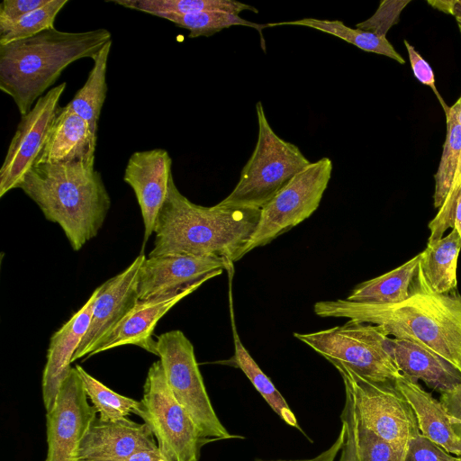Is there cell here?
<instances>
[{
  "label": "cell",
  "instance_id": "obj_1",
  "mask_svg": "<svg viewBox=\"0 0 461 461\" xmlns=\"http://www.w3.org/2000/svg\"><path fill=\"white\" fill-rule=\"evenodd\" d=\"M320 317L347 318L379 326L393 338L411 340L445 358L461 373V294L456 290L435 292L420 265L411 296L394 304L320 301L313 305Z\"/></svg>",
  "mask_w": 461,
  "mask_h": 461
},
{
  "label": "cell",
  "instance_id": "obj_2",
  "mask_svg": "<svg viewBox=\"0 0 461 461\" xmlns=\"http://www.w3.org/2000/svg\"><path fill=\"white\" fill-rule=\"evenodd\" d=\"M259 216L260 210L257 209L195 204L180 193L172 175L157 217L154 248L149 256L187 255L234 264L240 259Z\"/></svg>",
  "mask_w": 461,
  "mask_h": 461
},
{
  "label": "cell",
  "instance_id": "obj_3",
  "mask_svg": "<svg viewBox=\"0 0 461 461\" xmlns=\"http://www.w3.org/2000/svg\"><path fill=\"white\" fill-rule=\"evenodd\" d=\"M18 188L58 223L77 251L95 238L107 216L111 198L95 160L35 164Z\"/></svg>",
  "mask_w": 461,
  "mask_h": 461
},
{
  "label": "cell",
  "instance_id": "obj_4",
  "mask_svg": "<svg viewBox=\"0 0 461 461\" xmlns=\"http://www.w3.org/2000/svg\"><path fill=\"white\" fill-rule=\"evenodd\" d=\"M112 41L104 28L69 32L52 27L28 39L0 45V89L12 97L21 116L81 59H94Z\"/></svg>",
  "mask_w": 461,
  "mask_h": 461
},
{
  "label": "cell",
  "instance_id": "obj_5",
  "mask_svg": "<svg viewBox=\"0 0 461 461\" xmlns=\"http://www.w3.org/2000/svg\"><path fill=\"white\" fill-rule=\"evenodd\" d=\"M258 135L253 153L240 179L220 206L261 210L311 162L294 144L271 128L260 102L256 104Z\"/></svg>",
  "mask_w": 461,
  "mask_h": 461
},
{
  "label": "cell",
  "instance_id": "obj_6",
  "mask_svg": "<svg viewBox=\"0 0 461 461\" xmlns=\"http://www.w3.org/2000/svg\"><path fill=\"white\" fill-rule=\"evenodd\" d=\"M294 336L330 361L376 383H395L402 376L385 347L388 337L377 325L348 321L336 326Z\"/></svg>",
  "mask_w": 461,
  "mask_h": 461
},
{
  "label": "cell",
  "instance_id": "obj_7",
  "mask_svg": "<svg viewBox=\"0 0 461 461\" xmlns=\"http://www.w3.org/2000/svg\"><path fill=\"white\" fill-rule=\"evenodd\" d=\"M157 353L170 390L205 442L243 438L230 434L216 415L196 362L194 346L179 330L157 337Z\"/></svg>",
  "mask_w": 461,
  "mask_h": 461
},
{
  "label": "cell",
  "instance_id": "obj_8",
  "mask_svg": "<svg viewBox=\"0 0 461 461\" xmlns=\"http://www.w3.org/2000/svg\"><path fill=\"white\" fill-rule=\"evenodd\" d=\"M152 431L160 451L172 461H198L205 444L198 428L177 402L160 360L149 368L142 398L133 411Z\"/></svg>",
  "mask_w": 461,
  "mask_h": 461
},
{
  "label": "cell",
  "instance_id": "obj_9",
  "mask_svg": "<svg viewBox=\"0 0 461 461\" xmlns=\"http://www.w3.org/2000/svg\"><path fill=\"white\" fill-rule=\"evenodd\" d=\"M336 368L351 392L358 423L405 456L420 430L412 407L395 383H376L348 367Z\"/></svg>",
  "mask_w": 461,
  "mask_h": 461
},
{
  "label": "cell",
  "instance_id": "obj_10",
  "mask_svg": "<svg viewBox=\"0 0 461 461\" xmlns=\"http://www.w3.org/2000/svg\"><path fill=\"white\" fill-rule=\"evenodd\" d=\"M332 167V161L322 158L296 174L260 210L257 227L244 246L240 258L308 219L320 205Z\"/></svg>",
  "mask_w": 461,
  "mask_h": 461
},
{
  "label": "cell",
  "instance_id": "obj_11",
  "mask_svg": "<svg viewBox=\"0 0 461 461\" xmlns=\"http://www.w3.org/2000/svg\"><path fill=\"white\" fill-rule=\"evenodd\" d=\"M96 414V409L87 401L77 368L72 367L60 385L52 409L46 411L45 461H78L80 443Z\"/></svg>",
  "mask_w": 461,
  "mask_h": 461
},
{
  "label": "cell",
  "instance_id": "obj_12",
  "mask_svg": "<svg viewBox=\"0 0 461 461\" xmlns=\"http://www.w3.org/2000/svg\"><path fill=\"white\" fill-rule=\"evenodd\" d=\"M67 86L62 82L41 96L21 121L0 169V197L18 188L39 157Z\"/></svg>",
  "mask_w": 461,
  "mask_h": 461
},
{
  "label": "cell",
  "instance_id": "obj_13",
  "mask_svg": "<svg viewBox=\"0 0 461 461\" xmlns=\"http://www.w3.org/2000/svg\"><path fill=\"white\" fill-rule=\"evenodd\" d=\"M147 258L140 253L122 272L98 286L89 328L72 363L89 357L98 342L132 310L139 302V273Z\"/></svg>",
  "mask_w": 461,
  "mask_h": 461
},
{
  "label": "cell",
  "instance_id": "obj_14",
  "mask_svg": "<svg viewBox=\"0 0 461 461\" xmlns=\"http://www.w3.org/2000/svg\"><path fill=\"white\" fill-rule=\"evenodd\" d=\"M224 259L187 255L149 257L139 273V300L176 293L208 275L233 267Z\"/></svg>",
  "mask_w": 461,
  "mask_h": 461
},
{
  "label": "cell",
  "instance_id": "obj_15",
  "mask_svg": "<svg viewBox=\"0 0 461 461\" xmlns=\"http://www.w3.org/2000/svg\"><path fill=\"white\" fill-rule=\"evenodd\" d=\"M222 271H215L176 293L144 301L139 300L117 326L98 342L89 357L124 345L138 346L157 356V341L153 335L158 321L178 302L207 280L221 275Z\"/></svg>",
  "mask_w": 461,
  "mask_h": 461
},
{
  "label": "cell",
  "instance_id": "obj_16",
  "mask_svg": "<svg viewBox=\"0 0 461 461\" xmlns=\"http://www.w3.org/2000/svg\"><path fill=\"white\" fill-rule=\"evenodd\" d=\"M172 158L164 149L136 151L129 158L123 180L132 188L144 224L143 247L154 233L158 214L166 200Z\"/></svg>",
  "mask_w": 461,
  "mask_h": 461
},
{
  "label": "cell",
  "instance_id": "obj_17",
  "mask_svg": "<svg viewBox=\"0 0 461 461\" xmlns=\"http://www.w3.org/2000/svg\"><path fill=\"white\" fill-rule=\"evenodd\" d=\"M158 447L146 423L128 418L102 420L96 418L82 439L78 461H114L131 454Z\"/></svg>",
  "mask_w": 461,
  "mask_h": 461
},
{
  "label": "cell",
  "instance_id": "obj_18",
  "mask_svg": "<svg viewBox=\"0 0 461 461\" xmlns=\"http://www.w3.org/2000/svg\"><path fill=\"white\" fill-rule=\"evenodd\" d=\"M98 292L97 287L86 303L50 338L41 380L46 411L52 409L60 385L72 368V358L89 328Z\"/></svg>",
  "mask_w": 461,
  "mask_h": 461
},
{
  "label": "cell",
  "instance_id": "obj_19",
  "mask_svg": "<svg viewBox=\"0 0 461 461\" xmlns=\"http://www.w3.org/2000/svg\"><path fill=\"white\" fill-rule=\"evenodd\" d=\"M96 139L81 116L68 104L59 106L35 164L95 160Z\"/></svg>",
  "mask_w": 461,
  "mask_h": 461
},
{
  "label": "cell",
  "instance_id": "obj_20",
  "mask_svg": "<svg viewBox=\"0 0 461 461\" xmlns=\"http://www.w3.org/2000/svg\"><path fill=\"white\" fill-rule=\"evenodd\" d=\"M385 347L403 376L444 393L461 384V373L445 358L418 344L402 339H385Z\"/></svg>",
  "mask_w": 461,
  "mask_h": 461
},
{
  "label": "cell",
  "instance_id": "obj_21",
  "mask_svg": "<svg viewBox=\"0 0 461 461\" xmlns=\"http://www.w3.org/2000/svg\"><path fill=\"white\" fill-rule=\"evenodd\" d=\"M395 385L412 407L420 433L447 453L461 456V436L449 421L441 402L418 382L403 375L395 382Z\"/></svg>",
  "mask_w": 461,
  "mask_h": 461
},
{
  "label": "cell",
  "instance_id": "obj_22",
  "mask_svg": "<svg viewBox=\"0 0 461 461\" xmlns=\"http://www.w3.org/2000/svg\"><path fill=\"white\" fill-rule=\"evenodd\" d=\"M229 274V300H230V316L234 343L233 364L241 369L249 380L252 383L256 390L266 400L272 410L289 426L301 429L295 415L288 406L286 401L275 387L271 380L261 370L249 351L242 344L236 327L234 308L232 303V276L234 268L227 270Z\"/></svg>",
  "mask_w": 461,
  "mask_h": 461
},
{
  "label": "cell",
  "instance_id": "obj_23",
  "mask_svg": "<svg viewBox=\"0 0 461 461\" xmlns=\"http://www.w3.org/2000/svg\"><path fill=\"white\" fill-rule=\"evenodd\" d=\"M421 259V253L400 267L358 284L346 298L353 302L394 304L406 301Z\"/></svg>",
  "mask_w": 461,
  "mask_h": 461
},
{
  "label": "cell",
  "instance_id": "obj_24",
  "mask_svg": "<svg viewBox=\"0 0 461 461\" xmlns=\"http://www.w3.org/2000/svg\"><path fill=\"white\" fill-rule=\"evenodd\" d=\"M461 239L456 229L440 240L428 242L420 262L429 285L438 294L456 289L457 258Z\"/></svg>",
  "mask_w": 461,
  "mask_h": 461
},
{
  "label": "cell",
  "instance_id": "obj_25",
  "mask_svg": "<svg viewBox=\"0 0 461 461\" xmlns=\"http://www.w3.org/2000/svg\"><path fill=\"white\" fill-rule=\"evenodd\" d=\"M112 41L93 59L94 64L84 86L67 104L89 125L97 136L98 122L107 94L106 70Z\"/></svg>",
  "mask_w": 461,
  "mask_h": 461
},
{
  "label": "cell",
  "instance_id": "obj_26",
  "mask_svg": "<svg viewBox=\"0 0 461 461\" xmlns=\"http://www.w3.org/2000/svg\"><path fill=\"white\" fill-rule=\"evenodd\" d=\"M164 18L205 11L225 12L239 15L243 11L258 13L254 6L232 0H114L107 1Z\"/></svg>",
  "mask_w": 461,
  "mask_h": 461
},
{
  "label": "cell",
  "instance_id": "obj_27",
  "mask_svg": "<svg viewBox=\"0 0 461 461\" xmlns=\"http://www.w3.org/2000/svg\"><path fill=\"white\" fill-rule=\"evenodd\" d=\"M267 27L278 25L306 26L334 35L364 51L386 56L400 64L405 63V59L396 51L386 37L376 35L371 32L352 29L339 20L303 18L296 21L267 23Z\"/></svg>",
  "mask_w": 461,
  "mask_h": 461
},
{
  "label": "cell",
  "instance_id": "obj_28",
  "mask_svg": "<svg viewBox=\"0 0 461 461\" xmlns=\"http://www.w3.org/2000/svg\"><path fill=\"white\" fill-rule=\"evenodd\" d=\"M447 133L438 170L434 175V207L444 203L454 182L461 160V123L458 119L457 104L445 112Z\"/></svg>",
  "mask_w": 461,
  "mask_h": 461
},
{
  "label": "cell",
  "instance_id": "obj_29",
  "mask_svg": "<svg viewBox=\"0 0 461 461\" xmlns=\"http://www.w3.org/2000/svg\"><path fill=\"white\" fill-rule=\"evenodd\" d=\"M82 379L87 397L99 412L102 420L127 418L139 406L140 401L122 395L88 374L82 366H75Z\"/></svg>",
  "mask_w": 461,
  "mask_h": 461
},
{
  "label": "cell",
  "instance_id": "obj_30",
  "mask_svg": "<svg viewBox=\"0 0 461 461\" xmlns=\"http://www.w3.org/2000/svg\"><path fill=\"white\" fill-rule=\"evenodd\" d=\"M163 19L173 23L177 27L187 30L189 32V38L209 37L223 29L236 25L254 28L260 33L262 38L263 29L267 28V24H258L245 20L240 15L218 11H205L183 15H167Z\"/></svg>",
  "mask_w": 461,
  "mask_h": 461
},
{
  "label": "cell",
  "instance_id": "obj_31",
  "mask_svg": "<svg viewBox=\"0 0 461 461\" xmlns=\"http://www.w3.org/2000/svg\"><path fill=\"white\" fill-rule=\"evenodd\" d=\"M68 3V0H49L46 5L0 27V45L28 39L54 27L57 15Z\"/></svg>",
  "mask_w": 461,
  "mask_h": 461
},
{
  "label": "cell",
  "instance_id": "obj_32",
  "mask_svg": "<svg viewBox=\"0 0 461 461\" xmlns=\"http://www.w3.org/2000/svg\"><path fill=\"white\" fill-rule=\"evenodd\" d=\"M448 228L456 229L461 239V174L459 171L437 215L429 223L430 235L428 242L440 240Z\"/></svg>",
  "mask_w": 461,
  "mask_h": 461
},
{
  "label": "cell",
  "instance_id": "obj_33",
  "mask_svg": "<svg viewBox=\"0 0 461 461\" xmlns=\"http://www.w3.org/2000/svg\"><path fill=\"white\" fill-rule=\"evenodd\" d=\"M357 451L359 461H403L404 459V456L393 445L359 424L358 421Z\"/></svg>",
  "mask_w": 461,
  "mask_h": 461
},
{
  "label": "cell",
  "instance_id": "obj_34",
  "mask_svg": "<svg viewBox=\"0 0 461 461\" xmlns=\"http://www.w3.org/2000/svg\"><path fill=\"white\" fill-rule=\"evenodd\" d=\"M410 0H383L375 13L367 20L356 24V28L386 37L390 28L399 23L400 14Z\"/></svg>",
  "mask_w": 461,
  "mask_h": 461
},
{
  "label": "cell",
  "instance_id": "obj_35",
  "mask_svg": "<svg viewBox=\"0 0 461 461\" xmlns=\"http://www.w3.org/2000/svg\"><path fill=\"white\" fill-rule=\"evenodd\" d=\"M346 400L341 422L346 425V438L339 461H359L357 451V420L351 392L345 386Z\"/></svg>",
  "mask_w": 461,
  "mask_h": 461
},
{
  "label": "cell",
  "instance_id": "obj_36",
  "mask_svg": "<svg viewBox=\"0 0 461 461\" xmlns=\"http://www.w3.org/2000/svg\"><path fill=\"white\" fill-rule=\"evenodd\" d=\"M455 456L447 453L420 432L410 441L403 461H454Z\"/></svg>",
  "mask_w": 461,
  "mask_h": 461
},
{
  "label": "cell",
  "instance_id": "obj_37",
  "mask_svg": "<svg viewBox=\"0 0 461 461\" xmlns=\"http://www.w3.org/2000/svg\"><path fill=\"white\" fill-rule=\"evenodd\" d=\"M403 43L408 53L409 60L414 77L421 84L430 87L445 113L449 106L447 105V104L444 102V99L442 98L438 90L437 89L433 69L431 68L430 65L424 59V58L416 50V49L407 40H403Z\"/></svg>",
  "mask_w": 461,
  "mask_h": 461
},
{
  "label": "cell",
  "instance_id": "obj_38",
  "mask_svg": "<svg viewBox=\"0 0 461 461\" xmlns=\"http://www.w3.org/2000/svg\"><path fill=\"white\" fill-rule=\"evenodd\" d=\"M49 0H4L0 5V27L46 5Z\"/></svg>",
  "mask_w": 461,
  "mask_h": 461
},
{
  "label": "cell",
  "instance_id": "obj_39",
  "mask_svg": "<svg viewBox=\"0 0 461 461\" xmlns=\"http://www.w3.org/2000/svg\"><path fill=\"white\" fill-rule=\"evenodd\" d=\"M439 402L454 427L461 426V384L454 390L440 394Z\"/></svg>",
  "mask_w": 461,
  "mask_h": 461
},
{
  "label": "cell",
  "instance_id": "obj_40",
  "mask_svg": "<svg viewBox=\"0 0 461 461\" xmlns=\"http://www.w3.org/2000/svg\"><path fill=\"white\" fill-rule=\"evenodd\" d=\"M341 429L339 434L335 442L325 451L321 452L315 457L303 460H293V461H335L337 455L340 452L346 438V425L341 422ZM285 461V460H278ZM292 461V460H288Z\"/></svg>",
  "mask_w": 461,
  "mask_h": 461
},
{
  "label": "cell",
  "instance_id": "obj_41",
  "mask_svg": "<svg viewBox=\"0 0 461 461\" xmlns=\"http://www.w3.org/2000/svg\"><path fill=\"white\" fill-rule=\"evenodd\" d=\"M434 9L454 16L461 34V0H429Z\"/></svg>",
  "mask_w": 461,
  "mask_h": 461
},
{
  "label": "cell",
  "instance_id": "obj_42",
  "mask_svg": "<svg viewBox=\"0 0 461 461\" xmlns=\"http://www.w3.org/2000/svg\"><path fill=\"white\" fill-rule=\"evenodd\" d=\"M114 461H172L158 447L137 451L131 456Z\"/></svg>",
  "mask_w": 461,
  "mask_h": 461
},
{
  "label": "cell",
  "instance_id": "obj_43",
  "mask_svg": "<svg viewBox=\"0 0 461 461\" xmlns=\"http://www.w3.org/2000/svg\"><path fill=\"white\" fill-rule=\"evenodd\" d=\"M456 103L457 104V109H458V119H459V122H460V123H461V95H460V97L456 101ZM458 171H459V172H460V174H461V160H460V164H459Z\"/></svg>",
  "mask_w": 461,
  "mask_h": 461
},
{
  "label": "cell",
  "instance_id": "obj_44",
  "mask_svg": "<svg viewBox=\"0 0 461 461\" xmlns=\"http://www.w3.org/2000/svg\"><path fill=\"white\" fill-rule=\"evenodd\" d=\"M454 461H461V456H455V460Z\"/></svg>",
  "mask_w": 461,
  "mask_h": 461
}]
</instances>
